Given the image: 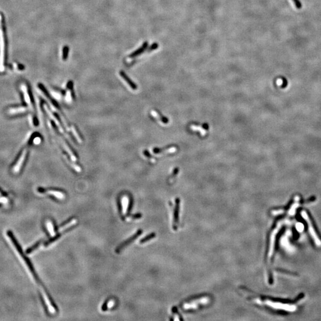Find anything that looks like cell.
I'll use <instances>...</instances> for the list:
<instances>
[{
	"label": "cell",
	"instance_id": "obj_33",
	"mask_svg": "<svg viewBox=\"0 0 321 321\" xmlns=\"http://www.w3.org/2000/svg\"><path fill=\"white\" fill-rule=\"evenodd\" d=\"M0 206H1V203H0Z\"/></svg>",
	"mask_w": 321,
	"mask_h": 321
},
{
	"label": "cell",
	"instance_id": "obj_9",
	"mask_svg": "<svg viewBox=\"0 0 321 321\" xmlns=\"http://www.w3.org/2000/svg\"><path fill=\"white\" fill-rule=\"evenodd\" d=\"M190 128L193 131L199 133L202 136H205L207 133V131L209 129V126L207 124H204L202 125H197L193 124L191 125Z\"/></svg>",
	"mask_w": 321,
	"mask_h": 321
},
{
	"label": "cell",
	"instance_id": "obj_17",
	"mask_svg": "<svg viewBox=\"0 0 321 321\" xmlns=\"http://www.w3.org/2000/svg\"><path fill=\"white\" fill-rule=\"evenodd\" d=\"M42 243V240H41L37 242L36 243H35L32 246L26 250V254L29 255V254H32L33 251H35V250H36V249L40 246V245H41Z\"/></svg>",
	"mask_w": 321,
	"mask_h": 321
},
{
	"label": "cell",
	"instance_id": "obj_20",
	"mask_svg": "<svg viewBox=\"0 0 321 321\" xmlns=\"http://www.w3.org/2000/svg\"><path fill=\"white\" fill-rule=\"evenodd\" d=\"M155 236H155V233H151V234H150L148 235V236H146L145 237L143 238L142 239H141V240H140V242H140V243H141V244H143V243H146V242H149V240H150L151 239H152L155 238Z\"/></svg>",
	"mask_w": 321,
	"mask_h": 321
},
{
	"label": "cell",
	"instance_id": "obj_14",
	"mask_svg": "<svg viewBox=\"0 0 321 321\" xmlns=\"http://www.w3.org/2000/svg\"><path fill=\"white\" fill-rule=\"evenodd\" d=\"M120 75L126 82V83H128V86L131 87V89H133V90H136L137 89V85L128 77V75L124 71H120Z\"/></svg>",
	"mask_w": 321,
	"mask_h": 321
},
{
	"label": "cell",
	"instance_id": "obj_27",
	"mask_svg": "<svg viewBox=\"0 0 321 321\" xmlns=\"http://www.w3.org/2000/svg\"><path fill=\"white\" fill-rule=\"evenodd\" d=\"M47 226H48V229L50 233L52 235H53L54 234V228H53V224L51 222H48L47 223Z\"/></svg>",
	"mask_w": 321,
	"mask_h": 321
},
{
	"label": "cell",
	"instance_id": "obj_23",
	"mask_svg": "<svg viewBox=\"0 0 321 321\" xmlns=\"http://www.w3.org/2000/svg\"><path fill=\"white\" fill-rule=\"evenodd\" d=\"M75 221H76V219H75L74 218H73V217L70 218L68 219L67 220H66V221H65L64 222H63L60 225V228H63L64 227H66L67 225H68V224L72 223L73 222H75Z\"/></svg>",
	"mask_w": 321,
	"mask_h": 321
},
{
	"label": "cell",
	"instance_id": "obj_16",
	"mask_svg": "<svg viewBox=\"0 0 321 321\" xmlns=\"http://www.w3.org/2000/svg\"><path fill=\"white\" fill-rule=\"evenodd\" d=\"M151 115L153 117H154L155 119H156V120L160 121L161 123H164V124H167L168 123V119L167 118H166L165 117H164L162 116H161L160 114H159L157 111H154V110H152L150 113Z\"/></svg>",
	"mask_w": 321,
	"mask_h": 321
},
{
	"label": "cell",
	"instance_id": "obj_15",
	"mask_svg": "<svg viewBox=\"0 0 321 321\" xmlns=\"http://www.w3.org/2000/svg\"><path fill=\"white\" fill-rule=\"evenodd\" d=\"M27 111V108L26 107H19L17 108H10L8 110V113L10 115H14L20 113H24Z\"/></svg>",
	"mask_w": 321,
	"mask_h": 321
},
{
	"label": "cell",
	"instance_id": "obj_7",
	"mask_svg": "<svg viewBox=\"0 0 321 321\" xmlns=\"http://www.w3.org/2000/svg\"><path fill=\"white\" fill-rule=\"evenodd\" d=\"M27 153V148H25L22 151L21 154L17 162H16V164H15V165L13 168V172L14 173H18L20 171V168L22 167V165H23V163L24 162V160L26 159Z\"/></svg>",
	"mask_w": 321,
	"mask_h": 321
},
{
	"label": "cell",
	"instance_id": "obj_1",
	"mask_svg": "<svg viewBox=\"0 0 321 321\" xmlns=\"http://www.w3.org/2000/svg\"><path fill=\"white\" fill-rule=\"evenodd\" d=\"M213 298L210 294H200L189 297L180 303L181 309L186 313L196 312L211 305Z\"/></svg>",
	"mask_w": 321,
	"mask_h": 321
},
{
	"label": "cell",
	"instance_id": "obj_12",
	"mask_svg": "<svg viewBox=\"0 0 321 321\" xmlns=\"http://www.w3.org/2000/svg\"><path fill=\"white\" fill-rule=\"evenodd\" d=\"M148 42H145L142 46L141 47H140L139 48H138L137 50H136L135 51H134L133 53H132L131 54H130L129 56V57L130 58H134V57H137L138 56L140 55L141 54H142L144 51H146V50L148 48Z\"/></svg>",
	"mask_w": 321,
	"mask_h": 321
},
{
	"label": "cell",
	"instance_id": "obj_32",
	"mask_svg": "<svg viewBox=\"0 0 321 321\" xmlns=\"http://www.w3.org/2000/svg\"><path fill=\"white\" fill-rule=\"evenodd\" d=\"M40 142H41V139H40V138L38 137L35 138L34 140H33V143H34L35 144H39Z\"/></svg>",
	"mask_w": 321,
	"mask_h": 321
},
{
	"label": "cell",
	"instance_id": "obj_5",
	"mask_svg": "<svg viewBox=\"0 0 321 321\" xmlns=\"http://www.w3.org/2000/svg\"><path fill=\"white\" fill-rule=\"evenodd\" d=\"M303 218H305V219L306 220V221L308 222V225H309V231L311 234V236H312V238L314 240V242H315L316 244L318 245V246H321V241L320 240V239L319 237H318L317 236V234H316V232L315 231V229L314 228V225H312V222L311 221V219L309 217V216L308 215V214L305 212H303Z\"/></svg>",
	"mask_w": 321,
	"mask_h": 321
},
{
	"label": "cell",
	"instance_id": "obj_19",
	"mask_svg": "<svg viewBox=\"0 0 321 321\" xmlns=\"http://www.w3.org/2000/svg\"><path fill=\"white\" fill-rule=\"evenodd\" d=\"M179 171H180V170H179V168H176L174 169V170L173 171L172 174L170 176V177H169V179H168V182H169L170 183H171L174 181V180L176 179V177L179 174Z\"/></svg>",
	"mask_w": 321,
	"mask_h": 321
},
{
	"label": "cell",
	"instance_id": "obj_4",
	"mask_svg": "<svg viewBox=\"0 0 321 321\" xmlns=\"http://www.w3.org/2000/svg\"><path fill=\"white\" fill-rule=\"evenodd\" d=\"M1 16L0 15V72L4 71V39L1 28Z\"/></svg>",
	"mask_w": 321,
	"mask_h": 321
},
{
	"label": "cell",
	"instance_id": "obj_31",
	"mask_svg": "<svg viewBox=\"0 0 321 321\" xmlns=\"http://www.w3.org/2000/svg\"><path fill=\"white\" fill-rule=\"evenodd\" d=\"M114 305V301L113 300H110L108 301V308H110L113 306Z\"/></svg>",
	"mask_w": 321,
	"mask_h": 321
},
{
	"label": "cell",
	"instance_id": "obj_8",
	"mask_svg": "<svg viewBox=\"0 0 321 321\" xmlns=\"http://www.w3.org/2000/svg\"><path fill=\"white\" fill-rule=\"evenodd\" d=\"M177 150V148L176 146H170V147H168V148H163V149L154 148L153 149V152L156 155H162L163 154L173 153L176 152Z\"/></svg>",
	"mask_w": 321,
	"mask_h": 321
},
{
	"label": "cell",
	"instance_id": "obj_3",
	"mask_svg": "<svg viewBox=\"0 0 321 321\" xmlns=\"http://www.w3.org/2000/svg\"><path fill=\"white\" fill-rule=\"evenodd\" d=\"M172 227L175 231L177 230L179 227V215H180V200L179 198H176L174 200V203L172 205Z\"/></svg>",
	"mask_w": 321,
	"mask_h": 321
},
{
	"label": "cell",
	"instance_id": "obj_21",
	"mask_svg": "<svg viewBox=\"0 0 321 321\" xmlns=\"http://www.w3.org/2000/svg\"><path fill=\"white\" fill-rule=\"evenodd\" d=\"M61 236H62V233H59V234H57L56 236H54L53 237H52L51 239H50L48 241H47V242H45V243L44 244V246H45V247H47V246H49L50 244L54 243V242H56L57 240H58Z\"/></svg>",
	"mask_w": 321,
	"mask_h": 321
},
{
	"label": "cell",
	"instance_id": "obj_25",
	"mask_svg": "<svg viewBox=\"0 0 321 321\" xmlns=\"http://www.w3.org/2000/svg\"><path fill=\"white\" fill-rule=\"evenodd\" d=\"M71 130H72V131H73L74 135L75 136L76 138L77 139V140L79 142H82V140H81L80 137H79V135L77 134V131H76V130L74 128L72 127V128H71Z\"/></svg>",
	"mask_w": 321,
	"mask_h": 321
},
{
	"label": "cell",
	"instance_id": "obj_29",
	"mask_svg": "<svg viewBox=\"0 0 321 321\" xmlns=\"http://www.w3.org/2000/svg\"><path fill=\"white\" fill-rule=\"evenodd\" d=\"M128 217L131 218L132 219H139V218H140L142 217V214H134V215H129Z\"/></svg>",
	"mask_w": 321,
	"mask_h": 321
},
{
	"label": "cell",
	"instance_id": "obj_28",
	"mask_svg": "<svg viewBox=\"0 0 321 321\" xmlns=\"http://www.w3.org/2000/svg\"><path fill=\"white\" fill-rule=\"evenodd\" d=\"M143 153H144V155H145L146 157H147L148 159H150L149 160H150L151 161H152V162H155V159H153V158L150 155V154L149 153V152H148L147 150L144 151Z\"/></svg>",
	"mask_w": 321,
	"mask_h": 321
},
{
	"label": "cell",
	"instance_id": "obj_10",
	"mask_svg": "<svg viewBox=\"0 0 321 321\" xmlns=\"http://www.w3.org/2000/svg\"><path fill=\"white\" fill-rule=\"evenodd\" d=\"M38 191L41 193H50L60 199H63L65 197V194L63 193L60 191L56 190V189H45L43 188H39L38 189Z\"/></svg>",
	"mask_w": 321,
	"mask_h": 321
},
{
	"label": "cell",
	"instance_id": "obj_18",
	"mask_svg": "<svg viewBox=\"0 0 321 321\" xmlns=\"http://www.w3.org/2000/svg\"><path fill=\"white\" fill-rule=\"evenodd\" d=\"M128 203H129V200L128 198L125 196L122 199V206H123V213L126 214L127 212V210L128 209Z\"/></svg>",
	"mask_w": 321,
	"mask_h": 321
},
{
	"label": "cell",
	"instance_id": "obj_6",
	"mask_svg": "<svg viewBox=\"0 0 321 321\" xmlns=\"http://www.w3.org/2000/svg\"><path fill=\"white\" fill-rule=\"evenodd\" d=\"M142 233H143V231L142 230H139L136 233L133 234L131 237L128 238L127 240H126L125 242L122 243L120 246H119L116 249V252L119 254L120 252H122L125 248H126L130 243H133L136 239H137L142 234Z\"/></svg>",
	"mask_w": 321,
	"mask_h": 321
},
{
	"label": "cell",
	"instance_id": "obj_26",
	"mask_svg": "<svg viewBox=\"0 0 321 321\" xmlns=\"http://www.w3.org/2000/svg\"><path fill=\"white\" fill-rule=\"evenodd\" d=\"M296 6V7L297 8V9H300L302 7V4L301 3V2L300 1V0H292Z\"/></svg>",
	"mask_w": 321,
	"mask_h": 321
},
{
	"label": "cell",
	"instance_id": "obj_11",
	"mask_svg": "<svg viewBox=\"0 0 321 321\" xmlns=\"http://www.w3.org/2000/svg\"><path fill=\"white\" fill-rule=\"evenodd\" d=\"M20 87H21V90L23 92V96H24V101H25L26 103L27 104L29 110H33V105H32V103L31 100H30V96H29V93L27 86L23 84L22 85H21Z\"/></svg>",
	"mask_w": 321,
	"mask_h": 321
},
{
	"label": "cell",
	"instance_id": "obj_22",
	"mask_svg": "<svg viewBox=\"0 0 321 321\" xmlns=\"http://www.w3.org/2000/svg\"><path fill=\"white\" fill-rule=\"evenodd\" d=\"M68 53H69V47L67 45L64 46L63 48V60L64 61H66L68 59Z\"/></svg>",
	"mask_w": 321,
	"mask_h": 321
},
{
	"label": "cell",
	"instance_id": "obj_24",
	"mask_svg": "<svg viewBox=\"0 0 321 321\" xmlns=\"http://www.w3.org/2000/svg\"><path fill=\"white\" fill-rule=\"evenodd\" d=\"M158 47H159V45H158V44L157 43H153V44H152V45H150V47L148 49V52H151V51H153V50H156V49L158 48Z\"/></svg>",
	"mask_w": 321,
	"mask_h": 321
},
{
	"label": "cell",
	"instance_id": "obj_2",
	"mask_svg": "<svg viewBox=\"0 0 321 321\" xmlns=\"http://www.w3.org/2000/svg\"><path fill=\"white\" fill-rule=\"evenodd\" d=\"M7 236H8V237L10 238V239L11 240V241L12 242V243H13L14 247L16 248V249H17V251H18L19 254H20V255L21 257H22V258L23 259V260H24V262H26L27 266H28L29 269H30V272H32L33 276L34 277V278L36 279V280L38 282H40V280L39 279L38 277V275L36 274V272H35V269H34V268L33 266V265L32 263V262H30V260H29V259L26 257L24 253H23V251L22 250V248H21L20 244L19 243V242H17V240H16V239L15 238L13 232H11V231H7Z\"/></svg>",
	"mask_w": 321,
	"mask_h": 321
},
{
	"label": "cell",
	"instance_id": "obj_13",
	"mask_svg": "<svg viewBox=\"0 0 321 321\" xmlns=\"http://www.w3.org/2000/svg\"><path fill=\"white\" fill-rule=\"evenodd\" d=\"M73 85V83L71 81H69L67 85V87L68 89V91L66 93L65 99L66 102L68 103H71V101H73V91H72Z\"/></svg>",
	"mask_w": 321,
	"mask_h": 321
},
{
	"label": "cell",
	"instance_id": "obj_30",
	"mask_svg": "<svg viewBox=\"0 0 321 321\" xmlns=\"http://www.w3.org/2000/svg\"><path fill=\"white\" fill-rule=\"evenodd\" d=\"M108 300H107L104 303V305L102 306V308H101V310L103 311V312H105L108 310Z\"/></svg>",
	"mask_w": 321,
	"mask_h": 321
},
{
	"label": "cell",
	"instance_id": "obj_34",
	"mask_svg": "<svg viewBox=\"0 0 321 321\" xmlns=\"http://www.w3.org/2000/svg\"><path fill=\"white\" fill-rule=\"evenodd\" d=\"M1 194V192H0V194Z\"/></svg>",
	"mask_w": 321,
	"mask_h": 321
}]
</instances>
